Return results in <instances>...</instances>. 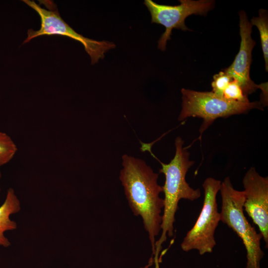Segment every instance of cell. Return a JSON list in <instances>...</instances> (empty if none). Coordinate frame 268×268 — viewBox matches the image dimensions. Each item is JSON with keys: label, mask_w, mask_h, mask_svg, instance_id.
<instances>
[{"label": "cell", "mask_w": 268, "mask_h": 268, "mask_svg": "<svg viewBox=\"0 0 268 268\" xmlns=\"http://www.w3.org/2000/svg\"><path fill=\"white\" fill-rule=\"evenodd\" d=\"M1 178V173L0 171V179Z\"/></svg>", "instance_id": "e0dca14e"}, {"label": "cell", "mask_w": 268, "mask_h": 268, "mask_svg": "<svg viewBox=\"0 0 268 268\" xmlns=\"http://www.w3.org/2000/svg\"><path fill=\"white\" fill-rule=\"evenodd\" d=\"M17 151V146L12 138L0 131V167L10 162Z\"/></svg>", "instance_id": "7c38bea8"}, {"label": "cell", "mask_w": 268, "mask_h": 268, "mask_svg": "<svg viewBox=\"0 0 268 268\" xmlns=\"http://www.w3.org/2000/svg\"></svg>", "instance_id": "ac0fdd59"}, {"label": "cell", "mask_w": 268, "mask_h": 268, "mask_svg": "<svg viewBox=\"0 0 268 268\" xmlns=\"http://www.w3.org/2000/svg\"><path fill=\"white\" fill-rule=\"evenodd\" d=\"M122 160L123 168L119 178L134 214L142 219L153 256L156 237L161 231V214L164 206L163 199L159 196L163 188L157 183L159 174L140 159L124 154Z\"/></svg>", "instance_id": "6da1fadb"}, {"label": "cell", "mask_w": 268, "mask_h": 268, "mask_svg": "<svg viewBox=\"0 0 268 268\" xmlns=\"http://www.w3.org/2000/svg\"><path fill=\"white\" fill-rule=\"evenodd\" d=\"M239 15L240 49L232 64L224 70L239 83L244 94L248 97L259 88L258 85L255 83L250 76L252 52L256 42L251 37L253 25L249 21L247 14L242 10L239 12Z\"/></svg>", "instance_id": "9c48e42d"}, {"label": "cell", "mask_w": 268, "mask_h": 268, "mask_svg": "<svg viewBox=\"0 0 268 268\" xmlns=\"http://www.w3.org/2000/svg\"><path fill=\"white\" fill-rule=\"evenodd\" d=\"M184 145V141L182 137H177L175 140V155L168 164L161 162L154 154H151L161 164L159 173H163L165 178L164 185L162 186L164 199L161 224L162 233L155 242L153 255L155 267L159 266V255L163 244L166 241L167 236L171 237L173 235L175 214L179 208L180 200L185 199L194 201L201 196L200 190L193 189L186 181L187 172L195 161L190 160V152Z\"/></svg>", "instance_id": "7a4b0ae2"}, {"label": "cell", "mask_w": 268, "mask_h": 268, "mask_svg": "<svg viewBox=\"0 0 268 268\" xmlns=\"http://www.w3.org/2000/svg\"><path fill=\"white\" fill-rule=\"evenodd\" d=\"M221 183V181L212 177L207 178L202 183L203 205L195 224L187 232L181 244L184 251L196 250L201 255L212 252L216 245L215 230L220 221L216 196Z\"/></svg>", "instance_id": "8992f818"}, {"label": "cell", "mask_w": 268, "mask_h": 268, "mask_svg": "<svg viewBox=\"0 0 268 268\" xmlns=\"http://www.w3.org/2000/svg\"><path fill=\"white\" fill-rule=\"evenodd\" d=\"M20 210V203L14 190L9 188L7 191L5 201L0 206V245L4 247L10 246L11 243L4 235L6 231L17 228L16 223L10 219V215Z\"/></svg>", "instance_id": "30bf717a"}, {"label": "cell", "mask_w": 268, "mask_h": 268, "mask_svg": "<svg viewBox=\"0 0 268 268\" xmlns=\"http://www.w3.org/2000/svg\"><path fill=\"white\" fill-rule=\"evenodd\" d=\"M244 188V210L259 227L268 246V178L261 176L254 167L246 172L242 180Z\"/></svg>", "instance_id": "ba28073f"}, {"label": "cell", "mask_w": 268, "mask_h": 268, "mask_svg": "<svg viewBox=\"0 0 268 268\" xmlns=\"http://www.w3.org/2000/svg\"><path fill=\"white\" fill-rule=\"evenodd\" d=\"M153 263V257L151 256V257L150 258L148 264L145 265L143 267H141L140 268H149L150 267H151Z\"/></svg>", "instance_id": "2e32d148"}, {"label": "cell", "mask_w": 268, "mask_h": 268, "mask_svg": "<svg viewBox=\"0 0 268 268\" xmlns=\"http://www.w3.org/2000/svg\"><path fill=\"white\" fill-rule=\"evenodd\" d=\"M220 221L226 224L242 241L247 253L246 268H260L264 253L261 247L262 236L258 233L244 213V191L235 189L229 177L221 182Z\"/></svg>", "instance_id": "3957f363"}, {"label": "cell", "mask_w": 268, "mask_h": 268, "mask_svg": "<svg viewBox=\"0 0 268 268\" xmlns=\"http://www.w3.org/2000/svg\"><path fill=\"white\" fill-rule=\"evenodd\" d=\"M182 109L178 120L183 121L189 117L202 119L200 128L201 141L203 132L217 118H228L234 115L246 114L252 109L263 110L260 101L237 102L229 101L208 91H197L188 89H181Z\"/></svg>", "instance_id": "277c9868"}, {"label": "cell", "mask_w": 268, "mask_h": 268, "mask_svg": "<svg viewBox=\"0 0 268 268\" xmlns=\"http://www.w3.org/2000/svg\"><path fill=\"white\" fill-rule=\"evenodd\" d=\"M258 88L261 89L262 92L261 95V101L260 102L262 106L268 105V82H265L258 85Z\"/></svg>", "instance_id": "9a60e30c"}, {"label": "cell", "mask_w": 268, "mask_h": 268, "mask_svg": "<svg viewBox=\"0 0 268 268\" xmlns=\"http://www.w3.org/2000/svg\"><path fill=\"white\" fill-rule=\"evenodd\" d=\"M223 98L229 101L237 102H250L248 97L244 94L239 83L234 80H232L224 90Z\"/></svg>", "instance_id": "4fadbf2b"}, {"label": "cell", "mask_w": 268, "mask_h": 268, "mask_svg": "<svg viewBox=\"0 0 268 268\" xmlns=\"http://www.w3.org/2000/svg\"><path fill=\"white\" fill-rule=\"evenodd\" d=\"M22 1L36 11L41 20L40 28L38 30L30 29L27 31V37L23 44L43 35H60L67 37L81 43L85 51L89 55L92 65L98 62L104 58L105 54L115 48V44L111 42L99 41L83 36L76 32L61 17L56 4L51 0H39L46 8L34 1L23 0Z\"/></svg>", "instance_id": "5b68a950"}, {"label": "cell", "mask_w": 268, "mask_h": 268, "mask_svg": "<svg viewBox=\"0 0 268 268\" xmlns=\"http://www.w3.org/2000/svg\"><path fill=\"white\" fill-rule=\"evenodd\" d=\"M259 16L253 17L251 21L252 25L256 26L260 32L261 43L265 61L266 70H268V11L261 9Z\"/></svg>", "instance_id": "8fae6325"}, {"label": "cell", "mask_w": 268, "mask_h": 268, "mask_svg": "<svg viewBox=\"0 0 268 268\" xmlns=\"http://www.w3.org/2000/svg\"><path fill=\"white\" fill-rule=\"evenodd\" d=\"M232 78L223 70L213 76L211 83L212 92L215 95L223 97V93Z\"/></svg>", "instance_id": "5bb4252c"}, {"label": "cell", "mask_w": 268, "mask_h": 268, "mask_svg": "<svg viewBox=\"0 0 268 268\" xmlns=\"http://www.w3.org/2000/svg\"><path fill=\"white\" fill-rule=\"evenodd\" d=\"M179 1L180 4L174 6L159 4L151 0L144 1L150 13L151 23L160 24L165 27L158 44V49L162 51L166 50L167 41L171 39L173 29L190 30L185 25V19L192 14L206 15L215 5V1L212 0H180Z\"/></svg>", "instance_id": "52a82bcc"}]
</instances>
